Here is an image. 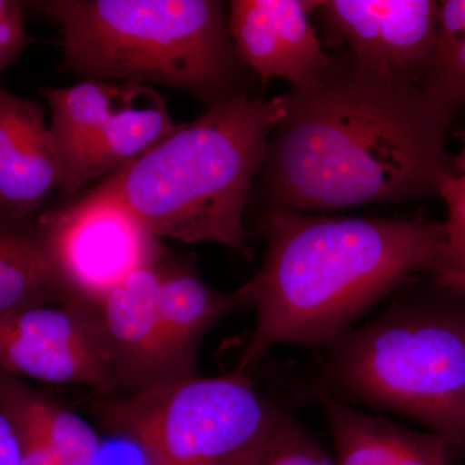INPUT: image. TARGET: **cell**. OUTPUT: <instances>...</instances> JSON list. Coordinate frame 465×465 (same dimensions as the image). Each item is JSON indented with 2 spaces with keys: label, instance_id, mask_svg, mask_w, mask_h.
Instances as JSON below:
<instances>
[{
  "label": "cell",
  "instance_id": "6da1fadb",
  "mask_svg": "<svg viewBox=\"0 0 465 465\" xmlns=\"http://www.w3.org/2000/svg\"><path fill=\"white\" fill-rule=\"evenodd\" d=\"M283 97L260 173L268 211L423 200L457 173L448 150L457 110L405 76L348 52L321 84Z\"/></svg>",
  "mask_w": 465,
  "mask_h": 465
},
{
  "label": "cell",
  "instance_id": "7a4b0ae2",
  "mask_svg": "<svg viewBox=\"0 0 465 465\" xmlns=\"http://www.w3.org/2000/svg\"><path fill=\"white\" fill-rule=\"evenodd\" d=\"M264 262L244 284L256 323L238 371L277 344L336 341L358 317L419 272H436L443 224L420 219H336L268 211Z\"/></svg>",
  "mask_w": 465,
  "mask_h": 465
},
{
  "label": "cell",
  "instance_id": "3957f363",
  "mask_svg": "<svg viewBox=\"0 0 465 465\" xmlns=\"http://www.w3.org/2000/svg\"><path fill=\"white\" fill-rule=\"evenodd\" d=\"M286 112L283 96L241 94L211 106L91 193L124 208L158 240L219 243L251 260L244 215Z\"/></svg>",
  "mask_w": 465,
  "mask_h": 465
},
{
  "label": "cell",
  "instance_id": "277c9868",
  "mask_svg": "<svg viewBox=\"0 0 465 465\" xmlns=\"http://www.w3.org/2000/svg\"><path fill=\"white\" fill-rule=\"evenodd\" d=\"M63 32V66L87 81L164 85L211 108L244 94L250 69L217 0L30 3Z\"/></svg>",
  "mask_w": 465,
  "mask_h": 465
},
{
  "label": "cell",
  "instance_id": "5b68a950",
  "mask_svg": "<svg viewBox=\"0 0 465 465\" xmlns=\"http://www.w3.org/2000/svg\"><path fill=\"white\" fill-rule=\"evenodd\" d=\"M336 381L375 405L415 419L465 450V323L448 314L394 308L336 341Z\"/></svg>",
  "mask_w": 465,
  "mask_h": 465
},
{
  "label": "cell",
  "instance_id": "8992f818",
  "mask_svg": "<svg viewBox=\"0 0 465 465\" xmlns=\"http://www.w3.org/2000/svg\"><path fill=\"white\" fill-rule=\"evenodd\" d=\"M85 409L106 432L136 446L146 465H241L278 412L240 371L87 401Z\"/></svg>",
  "mask_w": 465,
  "mask_h": 465
},
{
  "label": "cell",
  "instance_id": "52a82bcc",
  "mask_svg": "<svg viewBox=\"0 0 465 465\" xmlns=\"http://www.w3.org/2000/svg\"><path fill=\"white\" fill-rule=\"evenodd\" d=\"M36 228L69 302H97L164 256L161 241L124 208L92 193L43 213Z\"/></svg>",
  "mask_w": 465,
  "mask_h": 465
},
{
  "label": "cell",
  "instance_id": "ba28073f",
  "mask_svg": "<svg viewBox=\"0 0 465 465\" xmlns=\"http://www.w3.org/2000/svg\"><path fill=\"white\" fill-rule=\"evenodd\" d=\"M163 259L134 272L97 302H75L87 318L115 391L124 396L198 376L177 356L159 313Z\"/></svg>",
  "mask_w": 465,
  "mask_h": 465
},
{
  "label": "cell",
  "instance_id": "9c48e42d",
  "mask_svg": "<svg viewBox=\"0 0 465 465\" xmlns=\"http://www.w3.org/2000/svg\"><path fill=\"white\" fill-rule=\"evenodd\" d=\"M0 369L54 384L114 393L87 318L75 302L34 305L0 316Z\"/></svg>",
  "mask_w": 465,
  "mask_h": 465
},
{
  "label": "cell",
  "instance_id": "30bf717a",
  "mask_svg": "<svg viewBox=\"0 0 465 465\" xmlns=\"http://www.w3.org/2000/svg\"><path fill=\"white\" fill-rule=\"evenodd\" d=\"M316 11L349 54L420 84L439 33L433 0H318Z\"/></svg>",
  "mask_w": 465,
  "mask_h": 465
},
{
  "label": "cell",
  "instance_id": "8fae6325",
  "mask_svg": "<svg viewBox=\"0 0 465 465\" xmlns=\"http://www.w3.org/2000/svg\"><path fill=\"white\" fill-rule=\"evenodd\" d=\"M313 0H232L229 30L238 54L262 79L281 78L291 91H304L323 81L336 65L324 51L311 14Z\"/></svg>",
  "mask_w": 465,
  "mask_h": 465
},
{
  "label": "cell",
  "instance_id": "7c38bea8",
  "mask_svg": "<svg viewBox=\"0 0 465 465\" xmlns=\"http://www.w3.org/2000/svg\"><path fill=\"white\" fill-rule=\"evenodd\" d=\"M57 188L63 168L43 106L0 90V215L26 220Z\"/></svg>",
  "mask_w": 465,
  "mask_h": 465
},
{
  "label": "cell",
  "instance_id": "4fadbf2b",
  "mask_svg": "<svg viewBox=\"0 0 465 465\" xmlns=\"http://www.w3.org/2000/svg\"><path fill=\"white\" fill-rule=\"evenodd\" d=\"M166 101L150 85L134 84L130 97L63 166L64 189L78 191L136 161L176 130Z\"/></svg>",
  "mask_w": 465,
  "mask_h": 465
},
{
  "label": "cell",
  "instance_id": "5bb4252c",
  "mask_svg": "<svg viewBox=\"0 0 465 465\" xmlns=\"http://www.w3.org/2000/svg\"><path fill=\"white\" fill-rule=\"evenodd\" d=\"M335 465H450L452 446L433 433L414 432L384 419L324 401Z\"/></svg>",
  "mask_w": 465,
  "mask_h": 465
},
{
  "label": "cell",
  "instance_id": "9a60e30c",
  "mask_svg": "<svg viewBox=\"0 0 465 465\" xmlns=\"http://www.w3.org/2000/svg\"><path fill=\"white\" fill-rule=\"evenodd\" d=\"M244 308L251 307L243 286L232 292H220L186 266L162 262L159 313L177 356L194 371L204 335L223 318Z\"/></svg>",
  "mask_w": 465,
  "mask_h": 465
},
{
  "label": "cell",
  "instance_id": "2e32d148",
  "mask_svg": "<svg viewBox=\"0 0 465 465\" xmlns=\"http://www.w3.org/2000/svg\"><path fill=\"white\" fill-rule=\"evenodd\" d=\"M0 411L18 430L42 440L61 465H99L101 440L72 410L0 369Z\"/></svg>",
  "mask_w": 465,
  "mask_h": 465
},
{
  "label": "cell",
  "instance_id": "e0dca14e",
  "mask_svg": "<svg viewBox=\"0 0 465 465\" xmlns=\"http://www.w3.org/2000/svg\"><path fill=\"white\" fill-rule=\"evenodd\" d=\"M67 302L36 224L0 215V316Z\"/></svg>",
  "mask_w": 465,
  "mask_h": 465
},
{
  "label": "cell",
  "instance_id": "ac0fdd59",
  "mask_svg": "<svg viewBox=\"0 0 465 465\" xmlns=\"http://www.w3.org/2000/svg\"><path fill=\"white\" fill-rule=\"evenodd\" d=\"M420 85L450 108L465 109V0L440 3L436 47Z\"/></svg>",
  "mask_w": 465,
  "mask_h": 465
},
{
  "label": "cell",
  "instance_id": "d6986e66",
  "mask_svg": "<svg viewBox=\"0 0 465 465\" xmlns=\"http://www.w3.org/2000/svg\"><path fill=\"white\" fill-rule=\"evenodd\" d=\"M241 465H335L326 450L278 410L273 424Z\"/></svg>",
  "mask_w": 465,
  "mask_h": 465
},
{
  "label": "cell",
  "instance_id": "ffe728a7",
  "mask_svg": "<svg viewBox=\"0 0 465 465\" xmlns=\"http://www.w3.org/2000/svg\"><path fill=\"white\" fill-rule=\"evenodd\" d=\"M439 197L448 208V220L443 224L445 244L439 268L442 272H465V176L451 173L443 179Z\"/></svg>",
  "mask_w": 465,
  "mask_h": 465
},
{
  "label": "cell",
  "instance_id": "44dd1931",
  "mask_svg": "<svg viewBox=\"0 0 465 465\" xmlns=\"http://www.w3.org/2000/svg\"><path fill=\"white\" fill-rule=\"evenodd\" d=\"M30 43L23 21V3L0 0V72L11 65Z\"/></svg>",
  "mask_w": 465,
  "mask_h": 465
},
{
  "label": "cell",
  "instance_id": "7402d4cb",
  "mask_svg": "<svg viewBox=\"0 0 465 465\" xmlns=\"http://www.w3.org/2000/svg\"><path fill=\"white\" fill-rule=\"evenodd\" d=\"M16 430L21 443V465H61L42 440L18 428Z\"/></svg>",
  "mask_w": 465,
  "mask_h": 465
},
{
  "label": "cell",
  "instance_id": "603a6c76",
  "mask_svg": "<svg viewBox=\"0 0 465 465\" xmlns=\"http://www.w3.org/2000/svg\"><path fill=\"white\" fill-rule=\"evenodd\" d=\"M0 465H21V443L14 423L0 411Z\"/></svg>",
  "mask_w": 465,
  "mask_h": 465
},
{
  "label": "cell",
  "instance_id": "cb8c5ba5",
  "mask_svg": "<svg viewBox=\"0 0 465 465\" xmlns=\"http://www.w3.org/2000/svg\"><path fill=\"white\" fill-rule=\"evenodd\" d=\"M437 282L440 286L446 287V289L461 291L465 292V272H442V273H437Z\"/></svg>",
  "mask_w": 465,
  "mask_h": 465
},
{
  "label": "cell",
  "instance_id": "d4e9b609",
  "mask_svg": "<svg viewBox=\"0 0 465 465\" xmlns=\"http://www.w3.org/2000/svg\"><path fill=\"white\" fill-rule=\"evenodd\" d=\"M454 164L455 170H457L455 173L461 174V176H465V136L463 150H461L460 154H459L457 159H455Z\"/></svg>",
  "mask_w": 465,
  "mask_h": 465
}]
</instances>
